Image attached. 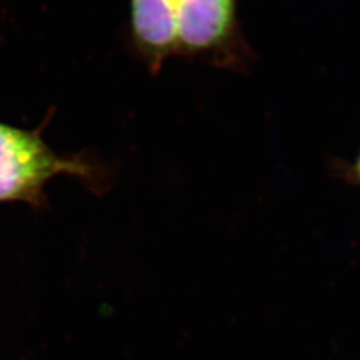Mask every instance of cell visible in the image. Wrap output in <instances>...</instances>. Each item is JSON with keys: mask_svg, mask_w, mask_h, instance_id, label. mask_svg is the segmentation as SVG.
I'll return each mask as SVG.
<instances>
[{"mask_svg": "<svg viewBox=\"0 0 360 360\" xmlns=\"http://www.w3.org/2000/svg\"><path fill=\"white\" fill-rule=\"evenodd\" d=\"M178 0H131V31L135 47L153 72L178 55Z\"/></svg>", "mask_w": 360, "mask_h": 360, "instance_id": "3957f363", "label": "cell"}, {"mask_svg": "<svg viewBox=\"0 0 360 360\" xmlns=\"http://www.w3.org/2000/svg\"><path fill=\"white\" fill-rule=\"evenodd\" d=\"M239 0H178V56L245 70L251 56L239 25Z\"/></svg>", "mask_w": 360, "mask_h": 360, "instance_id": "6da1fadb", "label": "cell"}, {"mask_svg": "<svg viewBox=\"0 0 360 360\" xmlns=\"http://www.w3.org/2000/svg\"><path fill=\"white\" fill-rule=\"evenodd\" d=\"M83 162L55 154L37 134L0 123V202L37 205L43 187L59 174L87 175Z\"/></svg>", "mask_w": 360, "mask_h": 360, "instance_id": "7a4b0ae2", "label": "cell"}, {"mask_svg": "<svg viewBox=\"0 0 360 360\" xmlns=\"http://www.w3.org/2000/svg\"><path fill=\"white\" fill-rule=\"evenodd\" d=\"M355 172H356V175H358V178L360 179V155L358 156L356 163H355Z\"/></svg>", "mask_w": 360, "mask_h": 360, "instance_id": "277c9868", "label": "cell"}]
</instances>
